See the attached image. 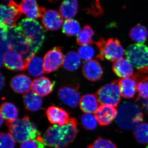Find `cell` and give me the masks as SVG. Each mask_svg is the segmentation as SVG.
Returning <instances> with one entry per match:
<instances>
[{
	"mask_svg": "<svg viewBox=\"0 0 148 148\" xmlns=\"http://www.w3.org/2000/svg\"><path fill=\"white\" fill-rule=\"evenodd\" d=\"M81 63V58L78 53L74 51H69L64 57V66L70 71H74L78 69Z\"/></svg>",
	"mask_w": 148,
	"mask_h": 148,
	"instance_id": "4316f807",
	"label": "cell"
},
{
	"mask_svg": "<svg viewBox=\"0 0 148 148\" xmlns=\"http://www.w3.org/2000/svg\"><path fill=\"white\" fill-rule=\"evenodd\" d=\"M5 1H12V0H5Z\"/></svg>",
	"mask_w": 148,
	"mask_h": 148,
	"instance_id": "ab89813d",
	"label": "cell"
},
{
	"mask_svg": "<svg viewBox=\"0 0 148 148\" xmlns=\"http://www.w3.org/2000/svg\"><path fill=\"white\" fill-rule=\"evenodd\" d=\"M78 54L81 58L86 61L92 60L95 54L94 49L88 45L82 46L78 49Z\"/></svg>",
	"mask_w": 148,
	"mask_h": 148,
	"instance_id": "836d02e7",
	"label": "cell"
},
{
	"mask_svg": "<svg viewBox=\"0 0 148 148\" xmlns=\"http://www.w3.org/2000/svg\"><path fill=\"white\" fill-rule=\"evenodd\" d=\"M46 114L50 123L54 125H65L70 123L71 119L64 109L56 106L49 107Z\"/></svg>",
	"mask_w": 148,
	"mask_h": 148,
	"instance_id": "7c38bea8",
	"label": "cell"
},
{
	"mask_svg": "<svg viewBox=\"0 0 148 148\" xmlns=\"http://www.w3.org/2000/svg\"><path fill=\"white\" fill-rule=\"evenodd\" d=\"M77 10V0H64L60 6L59 13L65 19H73Z\"/></svg>",
	"mask_w": 148,
	"mask_h": 148,
	"instance_id": "d4e9b609",
	"label": "cell"
},
{
	"mask_svg": "<svg viewBox=\"0 0 148 148\" xmlns=\"http://www.w3.org/2000/svg\"><path fill=\"white\" fill-rule=\"evenodd\" d=\"M121 96L129 99L134 97L137 91V81L135 79L128 77L122 78L119 81Z\"/></svg>",
	"mask_w": 148,
	"mask_h": 148,
	"instance_id": "44dd1931",
	"label": "cell"
},
{
	"mask_svg": "<svg viewBox=\"0 0 148 148\" xmlns=\"http://www.w3.org/2000/svg\"><path fill=\"white\" fill-rule=\"evenodd\" d=\"M3 64L6 69L13 71L27 69V61L23 56L15 51L9 50L3 56Z\"/></svg>",
	"mask_w": 148,
	"mask_h": 148,
	"instance_id": "8fae6325",
	"label": "cell"
},
{
	"mask_svg": "<svg viewBox=\"0 0 148 148\" xmlns=\"http://www.w3.org/2000/svg\"><path fill=\"white\" fill-rule=\"evenodd\" d=\"M32 82L31 78L24 74L14 77L10 82L11 87L16 93H24L31 90Z\"/></svg>",
	"mask_w": 148,
	"mask_h": 148,
	"instance_id": "d6986e66",
	"label": "cell"
},
{
	"mask_svg": "<svg viewBox=\"0 0 148 148\" xmlns=\"http://www.w3.org/2000/svg\"><path fill=\"white\" fill-rule=\"evenodd\" d=\"M81 123L85 129L93 130L96 129L98 122L95 115L92 114L85 113L82 116Z\"/></svg>",
	"mask_w": 148,
	"mask_h": 148,
	"instance_id": "1f68e13d",
	"label": "cell"
},
{
	"mask_svg": "<svg viewBox=\"0 0 148 148\" xmlns=\"http://www.w3.org/2000/svg\"><path fill=\"white\" fill-rule=\"evenodd\" d=\"M10 132L18 143H23L34 139L40 135L36 126L28 116L16 120L12 122H6Z\"/></svg>",
	"mask_w": 148,
	"mask_h": 148,
	"instance_id": "277c9868",
	"label": "cell"
},
{
	"mask_svg": "<svg viewBox=\"0 0 148 148\" xmlns=\"http://www.w3.org/2000/svg\"><path fill=\"white\" fill-rule=\"evenodd\" d=\"M42 21L46 29L56 31L61 28L64 21L60 13L56 11L49 10L44 13L42 17Z\"/></svg>",
	"mask_w": 148,
	"mask_h": 148,
	"instance_id": "2e32d148",
	"label": "cell"
},
{
	"mask_svg": "<svg viewBox=\"0 0 148 148\" xmlns=\"http://www.w3.org/2000/svg\"><path fill=\"white\" fill-rule=\"evenodd\" d=\"M88 148H118L116 145L110 140L98 138L88 147Z\"/></svg>",
	"mask_w": 148,
	"mask_h": 148,
	"instance_id": "d590c367",
	"label": "cell"
},
{
	"mask_svg": "<svg viewBox=\"0 0 148 148\" xmlns=\"http://www.w3.org/2000/svg\"><path fill=\"white\" fill-rule=\"evenodd\" d=\"M23 101L25 108L28 110L36 112L41 109L42 98L32 91H29L24 94Z\"/></svg>",
	"mask_w": 148,
	"mask_h": 148,
	"instance_id": "cb8c5ba5",
	"label": "cell"
},
{
	"mask_svg": "<svg viewBox=\"0 0 148 148\" xmlns=\"http://www.w3.org/2000/svg\"><path fill=\"white\" fill-rule=\"evenodd\" d=\"M129 36L135 42L143 43L148 38L147 30L145 26L138 24L131 29L129 32Z\"/></svg>",
	"mask_w": 148,
	"mask_h": 148,
	"instance_id": "83f0119b",
	"label": "cell"
},
{
	"mask_svg": "<svg viewBox=\"0 0 148 148\" xmlns=\"http://www.w3.org/2000/svg\"><path fill=\"white\" fill-rule=\"evenodd\" d=\"M133 134L138 143L148 144V123H141L138 124L134 129Z\"/></svg>",
	"mask_w": 148,
	"mask_h": 148,
	"instance_id": "f546056e",
	"label": "cell"
},
{
	"mask_svg": "<svg viewBox=\"0 0 148 148\" xmlns=\"http://www.w3.org/2000/svg\"><path fill=\"white\" fill-rule=\"evenodd\" d=\"M143 119V114L139 107L134 103H125L117 111L116 121L120 127L124 130L135 128Z\"/></svg>",
	"mask_w": 148,
	"mask_h": 148,
	"instance_id": "3957f363",
	"label": "cell"
},
{
	"mask_svg": "<svg viewBox=\"0 0 148 148\" xmlns=\"http://www.w3.org/2000/svg\"><path fill=\"white\" fill-rule=\"evenodd\" d=\"M82 73L85 77L91 82H95L103 76V71L101 64L97 60L86 61L82 68Z\"/></svg>",
	"mask_w": 148,
	"mask_h": 148,
	"instance_id": "5bb4252c",
	"label": "cell"
},
{
	"mask_svg": "<svg viewBox=\"0 0 148 148\" xmlns=\"http://www.w3.org/2000/svg\"><path fill=\"white\" fill-rule=\"evenodd\" d=\"M29 74L32 76L39 77L45 73L44 60L34 56L27 61V68Z\"/></svg>",
	"mask_w": 148,
	"mask_h": 148,
	"instance_id": "603a6c76",
	"label": "cell"
},
{
	"mask_svg": "<svg viewBox=\"0 0 148 148\" xmlns=\"http://www.w3.org/2000/svg\"><path fill=\"white\" fill-rule=\"evenodd\" d=\"M18 26L29 40L32 55L34 56L44 41L45 35L43 28L38 21L28 18L22 19Z\"/></svg>",
	"mask_w": 148,
	"mask_h": 148,
	"instance_id": "5b68a950",
	"label": "cell"
},
{
	"mask_svg": "<svg viewBox=\"0 0 148 148\" xmlns=\"http://www.w3.org/2000/svg\"><path fill=\"white\" fill-rule=\"evenodd\" d=\"M45 145L43 138L40 135L34 139L21 143L20 148H45Z\"/></svg>",
	"mask_w": 148,
	"mask_h": 148,
	"instance_id": "d6a6232c",
	"label": "cell"
},
{
	"mask_svg": "<svg viewBox=\"0 0 148 148\" xmlns=\"http://www.w3.org/2000/svg\"><path fill=\"white\" fill-rule=\"evenodd\" d=\"M99 103L116 107L121 100V92L119 81H115L99 88L96 93Z\"/></svg>",
	"mask_w": 148,
	"mask_h": 148,
	"instance_id": "52a82bcc",
	"label": "cell"
},
{
	"mask_svg": "<svg viewBox=\"0 0 148 148\" xmlns=\"http://www.w3.org/2000/svg\"><path fill=\"white\" fill-rule=\"evenodd\" d=\"M127 60L138 70L148 68V46L143 43L130 45L126 51Z\"/></svg>",
	"mask_w": 148,
	"mask_h": 148,
	"instance_id": "ba28073f",
	"label": "cell"
},
{
	"mask_svg": "<svg viewBox=\"0 0 148 148\" xmlns=\"http://www.w3.org/2000/svg\"><path fill=\"white\" fill-rule=\"evenodd\" d=\"M137 91L138 94L137 101L140 99H148V79L144 80L138 83Z\"/></svg>",
	"mask_w": 148,
	"mask_h": 148,
	"instance_id": "8d00e7d4",
	"label": "cell"
},
{
	"mask_svg": "<svg viewBox=\"0 0 148 148\" xmlns=\"http://www.w3.org/2000/svg\"><path fill=\"white\" fill-rule=\"evenodd\" d=\"M6 43L9 50L21 54L27 61L34 56L29 40L19 26L15 25L8 29Z\"/></svg>",
	"mask_w": 148,
	"mask_h": 148,
	"instance_id": "7a4b0ae2",
	"label": "cell"
},
{
	"mask_svg": "<svg viewBox=\"0 0 148 148\" xmlns=\"http://www.w3.org/2000/svg\"><path fill=\"white\" fill-rule=\"evenodd\" d=\"M1 114L8 122H12L17 120L18 117V108L12 103L5 102L1 107Z\"/></svg>",
	"mask_w": 148,
	"mask_h": 148,
	"instance_id": "484cf974",
	"label": "cell"
},
{
	"mask_svg": "<svg viewBox=\"0 0 148 148\" xmlns=\"http://www.w3.org/2000/svg\"><path fill=\"white\" fill-rule=\"evenodd\" d=\"M77 129V121L71 118L68 124L64 125H54L48 128L44 136L46 145L53 148H64L73 142Z\"/></svg>",
	"mask_w": 148,
	"mask_h": 148,
	"instance_id": "6da1fadb",
	"label": "cell"
},
{
	"mask_svg": "<svg viewBox=\"0 0 148 148\" xmlns=\"http://www.w3.org/2000/svg\"><path fill=\"white\" fill-rule=\"evenodd\" d=\"M20 5L21 12L30 19H35L42 17L46 11L45 8L40 7L36 0H21Z\"/></svg>",
	"mask_w": 148,
	"mask_h": 148,
	"instance_id": "9a60e30c",
	"label": "cell"
},
{
	"mask_svg": "<svg viewBox=\"0 0 148 148\" xmlns=\"http://www.w3.org/2000/svg\"><path fill=\"white\" fill-rule=\"evenodd\" d=\"M117 110L115 107L102 105L95 112L98 123L102 126L110 124L116 118Z\"/></svg>",
	"mask_w": 148,
	"mask_h": 148,
	"instance_id": "4fadbf2b",
	"label": "cell"
},
{
	"mask_svg": "<svg viewBox=\"0 0 148 148\" xmlns=\"http://www.w3.org/2000/svg\"><path fill=\"white\" fill-rule=\"evenodd\" d=\"M112 69L117 76L123 78L132 76L134 73L132 64L129 61L124 58L114 62Z\"/></svg>",
	"mask_w": 148,
	"mask_h": 148,
	"instance_id": "ffe728a7",
	"label": "cell"
},
{
	"mask_svg": "<svg viewBox=\"0 0 148 148\" xmlns=\"http://www.w3.org/2000/svg\"><path fill=\"white\" fill-rule=\"evenodd\" d=\"M141 100V102H142V105L144 108L146 110L147 112H148V99L146 100H144V99H140ZM138 100V101H139Z\"/></svg>",
	"mask_w": 148,
	"mask_h": 148,
	"instance_id": "74e56055",
	"label": "cell"
},
{
	"mask_svg": "<svg viewBox=\"0 0 148 148\" xmlns=\"http://www.w3.org/2000/svg\"><path fill=\"white\" fill-rule=\"evenodd\" d=\"M53 86V82L48 78L42 77L33 80L31 90L36 95L44 97L52 92Z\"/></svg>",
	"mask_w": 148,
	"mask_h": 148,
	"instance_id": "ac0fdd59",
	"label": "cell"
},
{
	"mask_svg": "<svg viewBox=\"0 0 148 148\" xmlns=\"http://www.w3.org/2000/svg\"><path fill=\"white\" fill-rule=\"evenodd\" d=\"M4 118L3 117L2 115L1 114V119H0V122H1V125H2L4 121Z\"/></svg>",
	"mask_w": 148,
	"mask_h": 148,
	"instance_id": "f35d334b",
	"label": "cell"
},
{
	"mask_svg": "<svg viewBox=\"0 0 148 148\" xmlns=\"http://www.w3.org/2000/svg\"><path fill=\"white\" fill-rule=\"evenodd\" d=\"M94 32L92 28L86 25L84 27L77 36V44L79 45H88L93 43L92 37Z\"/></svg>",
	"mask_w": 148,
	"mask_h": 148,
	"instance_id": "f1b7e54d",
	"label": "cell"
},
{
	"mask_svg": "<svg viewBox=\"0 0 148 148\" xmlns=\"http://www.w3.org/2000/svg\"><path fill=\"white\" fill-rule=\"evenodd\" d=\"M80 29L79 23L75 19H66L63 24V33L68 36L77 35Z\"/></svg>",
	"mask_w": 148,
	"mask_h": 148,
	"instance_id": "4dcf8cb0",
	"label": "cell"
},
{
	"mask_svg": "<svg viewBox=\"0 0 148 148\" xmlns=\"http://www.w3.org/2000/svg\"><path fill=\"white\" fill-rule=\"evenodd\" d=\"M64 57L62 49L56 47L46 53L44 58L45 73L55 71L64 64Z\"/></svg>",
	"mask_w": 148,
	"mask_h": 148,
	"instance_id": "30bf717a",
	"label": "cell"
},
{
	"mask_svg": "<svg viewBox=\"0 0 148 148\" xmlns=\"http://www.w3.org/2000/svg\"><path fill=\"white\" fill-rule=\"evenodd\" d=\"M60 100L64 104L71 108H75L78 106L80 101V96L77 90L69 86L61 88L58 91Z\"/></svg>",
	"mask_w": 148,
	"mask_h": 148,
	"instance_id": "e0dca14e",
	"label": "cell"
},
{
	"mask_svg": "<svg viewBox=\"0 0 148 148\" xmlns=\"http://www.w3.org/2000/svg\"><path fill=\"white\" fill-rule=\"evenodd\" d=\"M0 13V27L5 30L16 25V21L22 14L19 5L13 1H10L8 5L1 4Z\"/></svg>",
	"mask_w": 148,
	"mask_h": 148,
	"instance_id": "9c48e42d",
	"label": "cell"
},
{
	"mask_svg": "<svg viewBox=\"0 0 148 148\" xmlns=\"http://www.w3.org/2000/svg\"><path fill=\"white\" fill-rule=\"evenodd\" d=\"M99 102L96 95L88 94L81 98L79 107L85 113H95L99 108Z\"/></svg>",
	"mask_w": 148,
	"mask_h": 148,
	"instance_id": "7402d4cb",
	"label": "cell"
},
{
	"mask_svg": "<svg viewBox=\"0 0 148 148\" xmlns=\"http://www.w3.org/2000/svg\"><path fill=\"white\" fill-rule=\"evenodd\" d=\"M0 148H14L15 140L10 133L1 132Z\"/></svg>",
	"mask_w": 148,
	"mask_h": 148,
	"instance_id": "e575fe53",
	"label": "cell"
},
{
	"mask_svg": "<svg viewBox=\"0 0 148 148\" xmlns=\"http://www.w3.org/2000/svg\"><path fill=\"white\" fill-rule=\"evenodd\" d=\"M96 44L99 52L97 57L101 60L106 59L114 62L122 58L124 55V49L117 39L105 40L101 38Z\"/></svg>",
	"mask_w": 148,
	"mask_h": 148,
	"instance_id": "8992f818",
	"label": "cell"
}]
</instances>
